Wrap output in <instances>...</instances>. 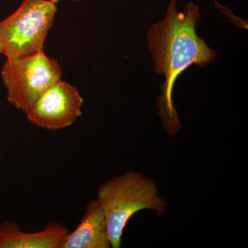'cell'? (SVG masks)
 I'll return each mask as SVG.
<instances>
[{"mask_svg": "<svg viewBox=\"0 0 248 248\" xmlns=\"http://www.w3.org/2000/svg\"><path fill=\"white\" fill-rule=\"evenodd\" d=\"M68 232L55 222L33 232L23 231L14 222H4L0 225V248H61Z\"/></svg>", "mask_w": 248, "mask_h": 248, "instance_id": "6", "label": "cell"}, {"mask_svg": "<svg viewBox=\"0 0 248 248\" xmlns=\"http://www.w3.org/2000/svg\"><path fill=\"white\" fill-rule=\"evenodd\" d=\"M62 76L58 61L44 51L6 59L1 71L8 102L25 113L42 93L61 80Z\"/></svg>", "mask_w": 248, "mask_h": 248, "instance_id": "4", "label": "cell"}, {"mask_svg": "<svg viewBox=\"0 0 248 248\" xmlns=\"http://www.w3.org/2000/svg\"><path fill=\"white\" fill-rule=\"evenodd\" d=\"M52 1H53V2L56 3L57 4V2H58L60 0H52ZM74 1H80V0H74Z\"/></svg>", "mask_w": 248, "mask_h": 248, "instance_id": "8", "label": "cell"}, {"mask_svg": "<svg viewBox=\"0 0 248 248\" xmlns=\"http://www.w3.org/2000/svg\"><path fill=\"white\" fill-rule=\"evenodd\" d=\"M58 11L52 0H23L19 7L0 22V45L6 59L44 51Z\"/></svg>", "mask_w": 248, "mask_h": 248, "instance_id": "3", "label": "cell"}, {"mask_svg": "<svg viewBox=\"0 0 248 248\" xmlns=\"http://www.w3.org/2000/svg\"><path fill=\"white\" fill-rule=\"evenodd\" d=\"M0 54H2V48H1V45H0Z\"/></svg>", "mask_w": 248, "mask_h": 248, "instance_id": "9", "label": "cell"}, {"mask_svg": "<svg viewBox=\"0 0 248 248\" xmlns=\"http://www.w3.org/2000/svg\"><path fill=\"white\" fill-rule=\"evenodd\" d=\"M201 19L200 6L190 2L182 12L177 1L170 0L164 20L152 26L147 34L155 70L164 75L165 82L157 98L159 117L170 135L182 128L173 103L172 93L178 77L192 65L205 67L216 53L197 35L196 24Z\"/></svg>", "mask_w": 248, "mask_h": 248, "instance_id": "1", "label": "cell"}, {"mask_svg": "<svg viewBox=\"0 0 248 248\" xmlns=\"http://www.w3.org/2000/svg\"><path fill=\"white\" fill-rule=\"evenodd\" d=\"M107 222L97 200L90 202L82 219L67 234L61 248H110Z\"/></svg>", "mask_w": 248, "mask_h": 248, "instance_id": "7", "label": "cell"}, {"mask_svg": "<svg viewBox=\"0 0 248 248\" xmlns=\"http://www.w3.org/2000/svg\"><path fill=\"white\" fill-rule=\"evenodd\" d=\"M84 99L74 86L60 80L27 111L28 120L39 128L58 130L71 126L82 114Z\"/></svg>", "mask_w": 248, "mask_h": 248, "instance_id": "5", "label": "cell"}, {"mask_svg": "<svg viewBox=\"0 0 248 248\" xmlns=\"http://www.w3.org/2000/svg\"><path fill=\"white\" fill-rule=\"evenodd\" d=\"M97 200L105 217L112 248H120L124 229L135 214L151 209L161 216L167 205L158 196L154 180L135 172L112 178L99 186Z\"/></svg>", "mask_w": 248, "mask_h": 248, "instance_id": "2", "label": "cell"}]
</instances>
